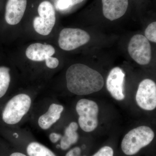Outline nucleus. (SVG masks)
<instances>
[{
	"label": "nucleus",
	"instance_id": "11",
	"mask_svg": "<svg viewBox=\"0 0 156 156\" xmlns=\"http://www.w3.org/2000/svg\"><path fill=\"white\" fill-rule=\"evenodd\" d=\"M103 13L107 19L113 21L122 17L128 5V0H101Z\"/></svg>",
	"mask_w": 156,
	"mask_h": 156
},
{
	"label": "nucleus",
	"instance_id": "8",
	"mask_svg": "<svg viewBox=\"0 0 156 156\" xmlns=\"http://www.w3.org/2000/svg\"><path fill=\"white\" fill-rule=\"evenodd\" d=\"M136 103L145 110H153L156 107V85L152 80L145 79L140 82L136 95Z\"/></svg>",
	"mask_w": 156,
	"mask_h": 156
},
{
	"label": "nucleus",
	"instance_id": "23",
	"mask_svg": "<svg viewBox=\"0 0 156 156\" xmlns=\"http://www.w3.org/2000/svg\"><path fill=\"white\" fill-rule=\"evenodd\" d=\"M70 1L71 2L72 5L73 6L82 2L84 0H70Z\"/></svg>",
	"mask_w": 156,
	"mask_h": 156
},
{
	"label": "nucleus",
	"instance_id": "19",
	"mask_svg": "<svg viewBox=\"0 0 156 156\" xmlns=\"http://www.w3.org/2000/svg\"><path fill=\"white\" fill-rule=\"evenodd\" d=\"M72 6L70 0H58L56 4V8L58 10H65Z\"/></svg>",
	"mask_w": 156,
	"mask_h": 156
},
{
	"label": "nucleus",
	"instance_id": "7",
	"mask_svg": "<svg viewBox=\"0 0 156 156\" xmlns=\"http://www.w3.org/2000/svg\"><path fill=\"white\" fill-rule=\"evenodd\" d=\"M90 40V35L85 30L79 28H66L60 32L58 43L62 50L71 51L86 44Z\"/></svg>",
	"mask_w": 156,
	"mask_h": 156
},
{
	"label": "nucleus",
	"instance_id": "14",
	"mask_svg": "<svg viewBox=\"0 0 156 156\" xmlns=\"http://www.w3.org/2000/svg\"><path fill=\"white\" fill-rule=\"evenodd\" d=\"M78 129V124L75 122L71 123L66 128L64 136L61 137L60 146L62 149L66 150L77 142L79 138V135L76 132Z\"/></svg>",
	"mask_w": 156,
	"mask_h": 156
},
{
	"label": "nucleus",
	"instance_id": "1",
	"mask_svg": "<svg viewBox=\"0 0 156 156\" xmlns=\"http://www.w3.org/2000/svg\"><path fill=\"white\" fill-rule=\"evenodd\" d=\"M68 89L79 95H89L101 90L104 80L100 73L81 63L73 64L66 73Z\"/></svg>",
	"mask_w": 156,
	"mask_h": 156
},
{
	"label": "nucleus",
	"instance_id": "12",
	"mask_svg": "<svg viewBox=\"0 0 156 156\" xmlns=\"http://www.w3.org/2000/svg\"><path fill=\"white\" fill-rule=\"evenodd\" d=\"M55 53L53 46L41 43L32 44L26 50L27 57L34 61H42L52 56Z\"/></svg>",
	"mask_w": 156,
	"mask_h": 156
},
{
	"label": "nucleus",
	"instance_id": "16",
	"mask_svg": "<svg viewBox=\"0 0 156 156\" xmlns=\"http://www.w3.org/2000/svg\"><path fill=\"white\" fill-rule=\"evenodd\" d=\"M9 72V68L5 66L0 67V98L5 94L9 88L11 81Z\"/></svg>",
	"mask_w": 156,
	"mask_h": 156
},
{
	"label": "nucleus",
	"instance_id": "26",
	"mask_svg": "<svg viewBox=\"0 0 156 156\" xmlns=\"http://www.w3.org/2000/svg\"></svg>",
	"mask_w": 156,
	"mask_h": 156
},
{
	"label": "nucleus",
	"instance_id": "13",
	"mask_svg": "<svg viewBox=\"0 0 156 156\" xmlns=\"http://www.w3.org/2000/svg\"><path fill=\"white\" fill-rule=\"evenodd\" d=\"M63 109L64 108L62 105L52 104L48 109V112L39 118V126L44 130L49 129L60 119L61 113Z\"/></svg>",
	"mask_w": 156,
	"mask_h": 156
},
{
	"label": "nucleus",
	"instance_id": "20",
	"mask_svg": "<svg viewBox=\"0 0 156 156\" xmlns=\"http://www.w3.org/2000/svg\"><path fill=\"white\" fill-rule=\"evenodd\" d=\"M46 66L50 69H55L58 66L59 61L57 58L50 56L45 60Z\"/></svg>",
	"mask_w": 156,
	"mask_h": 156
},
{
	"label": "nucleus",
	"instance_id": "17",
	"mask_svg": "<svg viewBox=\"0 0 156 156\" xmlns=\"http://www.w3.org/2000/svg\"><path fill=\"white\" fill-rule=\"evenodd\" d=\"M146 38L154 43H156V22L151 23L148 26L145 31Z\"/></svg>",
	"mask_w": 156,
	"mask_h": 156
},
{
	"label": "nucleus",
	"instance_id": "5",
	"mask_svg": "<svg viewBox=\"0 0 156 156\" xmlns=\"http://www.w3.org/2000/svg\"><path fill=\"white\" fill-rule=\"evenodd\" d=\"M39 16L35 17L33 26L35 30L42 35L47 36L51 33L56 23L55 11L52 4L45 1L38 8Z\"/></svg>",
	"mask_w": 156,
	"mask_h": 156
},
{
	"label": "nucleus",
	"instance_id": "15",
	"mask_svg": "<svg viewBox=\"0 0 156 156\" xmlns=\"http://www.w3.org/2000/svg\"><path fill=\"white\" fill-rule=\"evenodd\" d=\"M27 151L29 156H56L48 147L36 142L30 144L27 148Z\"/></svg>",
	"mask_w": 156,
	"mask_h": 156
},
{
	"label": "nucleus",
	"instance_id": "18",
	"mask_svg": "<svg viewBox=\"0 0 156 156\" xmlns=\"http://www.w3.org/2000/svg\"><path fill=\"white\" fill-rule=\"evenodd\" d=\"M113 155L114 151L112 147L105 146L92 156H113Z\"/></svg>",
	"mask_w": 156,
	"mask_h": 156
},
{
	"label": "nucleus",
	"instance_id": "24",
	"mask_svg": "<svg viewBox=\"0 0 156 156\" xmlns=\"http://www.w3.org/2000/svg\"><path fill=\"white\" fill-rule=\"evenodd\" d=\"M10 156H27L24 154L21 153L19 152H15L14 153H12L10 155Z\"/></svg>",
	"mask_w": 156,
	"mask_h": 156
},
{
	"label": "nucleus",
	"instance_id": "10",
	"mask_svg": "<svg viewBox=\"0 0 156 156\" xmlns=\"http://www.w3.org/2000/svg\"><path fill=\"white\" fill-rule=\"evenodd\" d=\"M27 5V0H8L5 18L8 24L16 25L21 21Z\"/></svg>",
	"mask_w": 156,
	"mask_h": 156
},
{
	"label": "nucleus",
	"instance_id": "9",
	"mask_svg": "<svg viewBox=\"0 0 156 156\" xmlns=\"http://www.w3.org/2000/svg\"><path fill=\"white\" fill-rule=\"evenodd\" d=\"M125 74L120 67L114 68L110 71L106 80L108 90L116 100L122 101L125 98L123 90Z\"/></svg>",
	"mask_w": 156,
	"mask_h": 156
},
{
	"label": "nucleus",
	"instance_id": "25",
	"mask_svg": "<svg viewBox=\"0 0 156 156\" xmlns=\"http://www.w3.org/2000/svg\"><path fill=\"white\" fill-rule=\"evenodd\" d=\"M14 136H15L16 137H17L18 136V134H17V133H14Z\"/></svg>",
	"mask_w": 156,
	"mask_h": 156
},
{
	"label": "nucleus",
	"instance_id": "22",
	"mask_svg": "<svg viewBox=\"0 0 156 156\" xmlns=\"http://www.w3.org/2000/svg\"><path fill=\"white\" fill-rule=\"evenodd\" d=\"M61 134H57L56 133H52L50 134V141L53 143L57 142L59 139H61Z\"/></svg>",
	"mask_w": 156,
	"mask_h": 156
},
{
	"label": "nucleus",
	"instance_id": "4",
	"mask_svg": "<svg viewBox=\"0 0 156 156\" xmlns=\"http://www.w3.org/2000/svg\"><path fill=\"white\" fill-rule=\"evenodd\" d=\"M76 110L79 115V124L85 132L94 131L98 126V105L95 101L82 99L78 101Z\"/></svg>",
	"mask_w": 156,
	"mask_h": 156
},
{
	"label": "nucleus",
	"instance_id": "3",
	"mask_svg": "<svg viewBox=\"0 0 156 156\" xmlns=\"http://www.w3.org/2000/svg\"><path fill=\"white\" fill-rule=\"evenodd\" d=\"M30 98L20 94L14 96L7 103L3 112L2 119L5 122L14 125L19 122L30 108Z\"/></svg>",
	"mask_w": 156,
	"mask_h": 156
},
{
	"label": "nucleus",
	"instance_id": "2",
	"mask_svg": "<svg viewBox=\"0 0 156 156\" xmlns=\"http://www.w3.org/2000/svg\"><path fill=\"white\" fill-rule=\"evenodd\" d=\"M154 137V131L149 127L141 126L132 129L124 137L122 150L127 155H133L151 142Z\"/></svg>",
	"mask_w": 156,
	"mask_h": 156
},
{
	"label": "nucleus",
	"instance_id": "21",
	"mask_svg": "<svg viewBox=\"0 0 156 156\" xmlns=\"http://www.w3.org/2000/svg\"><path fill=\"white\" fill-rule=\"evenodd\" d=\"M81 152V149L79 147H76L68 152L66 156H80Z\"/></svg>",
	"mask_w": 156,
	"mask_h": 156
},
{
	"label": "nucleus",
	"instance_id": "6",
	"mask_svg": "<svg viewBox=\"0 0 156 156\" xmlns=\"http://www.w3.org/2000/svg\"><path fill=\"white\" fill-rule=\"evenodd\" d=\"M128 51L130 56L138 64L145 65L150 62L152 57L151 44L143 35L136 34L132 37L128 44Z\"/></svg>",
	"mask_w": 156,
	"mask_h": 156
}]
</instances>
